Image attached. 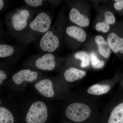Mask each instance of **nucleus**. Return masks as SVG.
<instances>
[{"mask_svg":"<svg viewBox=\"0 0 123 123\" xmlns=\"http://www.w3.org/2000/svg\"><path fill=\"white\" fill-rule=\"evenodd\" d=\"M91 114L90 107L85 104L74 103L69 105L66 108V117L74 122L80 123L88 119Z\"/></svg>","mask_w":123,"mask_h":123,"instance_id":"1","label":"nucleus"},{"mask_svg":"<svg viewBox=\"0 0 123 123\" xmlns=\"http://www.w3.org/2000/svg\"><path fill=\"white\" fill-rule=\"evenodd\" d=\"M48 118L46 104L42 101H37L30 107L26 116V121L27 123H44Z\"/></svg>","mask_w":123,"mask_h":123,"instance_id":"2","label":"nucleus"},{"mask_svg":"<svg viewBox=\"0 0 123 123\" xmlns=\"http://www.w3.org/2000/svg\"><path fill=\"white\" fill-rule=\"evenodd\" d=\"M51 20L50 16L44 12L37 15L30 23V28L31 30L40 33H46L50 27Z\"/></svg>","mask_w":123,"mask_h":123,"instance_id":"3","label":"nucleus"},{"mask_svg":"<svg viewBox=\"0 0 123 123\" xmlns=\"http://www.w3.org/2000/svg\"><path fill=\"white\" fill-rule=\"evenodd\" d=\"M59 38L51 31L44 33L40 42V47L42 51L49 53L54 52L59 46Z\"/></svg>","mask_w":123,"mask_h":123,"instance_id":"4","label":"nucleus"},{"mask_svg":"<svg viewBox=\"0 0 123 123\" xmlns=\"http://www.w3.org/2000/svg\"><path fill=\"white\" fill-rule=\"evenodd\" d=\"M30 15V12L25 9L14 14L11 20L14 30L19 31L25 29L27 25V19Z\"/></svg>","mask_w":123,"mask_h":123,"instance_id":"5","label":"nucleus"},{"mask_svg":"<svg viewBox=\"0 0 123 123\" xmlns=\"http://www.w3.org/2000/svg\"><path fill=\"white\" fill-rule=\"evenodd\" d=\"M38 73L29 69H23L14 74L12 80L17 85H20L24 81L32 82L37 78Z\"/></svg>","mask_w":123,"mask_h":123,"instance_id":"6","label":"nucleus"},{"mask_svg":"<svg viewBox=\"0 0 123 123\" xmlns=\"http://www.w3.org/2000/svg\"><path fill=\"white\" fill-rule=\"evenodd\" d=\"M35 65L37 68L40 70L51 71L55 67V57L53 54L47 53L35 61Z\"/></svg>","mask_w":123,"mask_h":123,"instance_id":"7","label":"nucleus"},{"mask_svg":"<svg viewBox=\"0 0 123 123\" xmlns=\"http://www.w3.org/2000/svg\"><path fill=\"white\" fill-rule=\"evenodd\" d=\"M34 86L36 89L44 97L51 98L55 95L53 83L49 79L41 80L37 82Z\"/></svg>","mask_w":123,"mask_h":123,"instance_id":"8","label":"nucleus"},{"mask_svg":"<svg viewBox=\"0 0 123 123\" xmlns=\"http://www.w3.org/2000/svg\"><path fill=\"white\" fill-rule=\"evenodd\" d=\"M69 18L72 22L80 27L87 26L89 24V18L85 15L81 14L79 11L75 8H72L70 10Z\"/></svg>","mask_w":123,"mask_h":123,"instance_id":"9","label":"nucleus"},{"mask_svg":"<svg viewBox=\"0 0 123 123\" xmlns=\"http://www.w3.org/2000/svg\"><path fill=\"white\" fill-rule=\"evenodd\" d=\"M108 43L110 48L115 53L119 51L123 53V38L119 37L116 34L111 33L108 36Z\"/></svg>","mask_w":123,"mask_h":123,"instance_id":"10","label":"nucleus"},{"mask_svg":"<svg viewBox=\"0 0 123 123\" xmlns=\"http://www.w3.org/2000/svg\"><path fill=\"white\" fill-rule=\"evenodd\" d=\"M86 74V72L84 70L71 68L65 71L64 76L67 81L73 82L83 78Z\"/></svg>","mask_w":123,"mask_h":123,"instance_id":"11","label":"nucleus"},{"mask_svg":"<svg viewBox=\"0 0 123 123\" xmlns=\"http://www.w3.org/2000/svg\"><path fill=\"white\" fill-rule=\"evenodd\" d=\"M66 33L69 36L79 42H85L86 39V34L85 31L79 27L75 26H69L66 28Z\"/></svg>","mask_w":123,"mask_h":123,"instance_id":"12","label":"nucleus"},{"mask_svg":"<svg viewBox=\"0 0 123 123\" xmlns=\"http://www.w3.org/2000/svg\"><path fill=\"white\" fill-rule=\"evenodd\" d=\"M108 123H123V102L112 110Z\"/></svg>","mask_w":123,"mask_h":123,"instance_id":"13","label":"nucleus"},{"mask_svg":"<svg viewBox=\"0 0 123 123\" xmlns=\"http://www.w3.org/2000/svg\"><path fill=\"white\" fill-rule=\"evenodd\" d=\"M110 88V86L107 85L95 84L89 87L87 92L89 94L94 95H101L107 93Z\"/></svg>","mask_w":123,"mask_h":123,"instance_id":"14","label":"nucleus"},{"mask_svg":"<svg viewBox=\"0 0 123 123\" xmlns=\"http://www.w3.org/2000/svg\"><path fill=\"white\" fill-rule=\"evenodd\" d=\"M12 114L7 108L0 107V123H14Z\"/></svg>","mask_w":123,"mask_h":123,"instance_id":"15","label":"nucleus"},{"mask_svg":"<svg viewBox=\"0 0 123 123\" xmlns=\"http://www.w3.org/2000/svg\"><path fill=\"white\" fill-rule=\"evenodd\" d=\"M74 57L77 60L82 61L81 66L82 68H85L89 66L90 63V57L88 53L84 51L77 52L75 53Z\"/></svg>","mask_w":123,"mask_h":123,"instance_id":"16","label":"nucleus"},{"mask_svg":"<svg viewBox=\"0 0 123 123\" xmlns=\"http://www.w3.org/2000/svg\"><path fill=\"white\" fill-rule=\"evenodd\" d=\"M14 49L12 46L7 44H0V57L5 58L12 55Z\"/></svg>","mask_w":123,"mask_h":123,"instance_id":"17","label":"nucleus"},{"mask_svg":"<svg viewBox=\"0 0 123 123\" xmlns=\"http://www.w3.org/2000/svg\"><path fill=\"white\" fill-rule=\"evenodd\" d=\"M90 57L92 66L93 68L100 69L103 68L105 65L104 62L99 60L95 53H91Z\"/></svg>","mask_w":123,"mask_h":123,"instance_id":"18","label":"nucleus"},{"mask_svg":"<svg viewBox=\"0 0 123 123\" xmlns=\"http://www.w3.org/2000/svg\"><path fill=\"white\" fill-rule=\"evenodd\" d=\"M98 45V50L100 54L105 58H108L111 55V51L108 42L105 41Z\"/></svg>","mask_w":123,"mask_h":123,"instance_id":"19","label":"nucleus"},{"mask_svg":"<svg viewBox=\"0 0 123 123\" xmlns=\"http://www.w3.org/2000/svg\"><path fill=\"white\" fill-rule=\"evenodd\" d=\"M95 29L98 31H102L105 33L109 31L110 26L109 24L105 21L98 23L95 25Z\"/></svg>","mask_w":123,"mask_h":123,"instance_id":"20","label":"nucleus"},{"mask_svg":"<svg viewBox=\"0 0 123 123\" xmlns=\"http://www.w3.org/2000/svg\"><path fill=\"white\" fill-rule=\"evenodd\" d=\"M105 21L108 24H113L115 22V18L111 11H107L105 13Z\"/></svg>","mask_w":123,"mask_h":123,"instance_id":"21","label":"nucleus"},{"mask_svg":"<svg viewBox=\"0 0 123 123\" xmlns=\"http://www.w3.org/2000/svg\"><path fill=\"white\" fill-rule=\"evenodd\" d=\"M24 1L30 6L34 7L41 6L43 2L42 0H25Z\"/></svg>","mask_w":123,"mask_h":123,"instance_id":"22","label":"nucleus"},{"mask_svg":"<svg viewBox=\"0 0 123 123\" xmlns=\"http://www.w3.org/2000/svg\"><path fill=\"white\" fill-rule=\"evenodd\" d=\"M116 2L114 5V7L116 10H120L123 9V0H115Z\"/></svg>","mask_w":123,"mask_h":123,"instance_id":"23","label":"nucleus"},{"mask_svg":"<svg viewBox=\"0 0 123 123\" xmlns=\"http://www.w3.org/2000/svg\"><path fill=\"white\" fill-rule=\"evenodd\" d=\"M7 76L6 74L3 70H0V85H1L3 84L4 80L7 78Z\"/></svg>","mask_w":123,"mask_h":123,"instance_id":"24","label":"nucleus"},{"mask_svg":"<svg viewBox=\"0 0 123 123\" xmlns=\"http://www.w3.org/2000/svg\"><path fill=\"white\" fill-rule=\"evenodd\" d=\"M95 41L98 45H99L103 43L105 41L102 36L98 35L95 37Z\"/></svg>","mask_w":123,"mask_h":123,"instance_id":"25","label":"nucleus"},{"mask_svg":"<svg viewBox=\"0 0 123 123\" xmlns=\"http://www.w3.org/2000/svg\"><path fill=\"white\" fill-rule=\"evenodd\" d=\"M4 6V1L2 0H0V10H1Z\"/></svg>","mask_w":123,"mask_h":123,"instance_id":"26","label":"nucleus"}]
</instances>
